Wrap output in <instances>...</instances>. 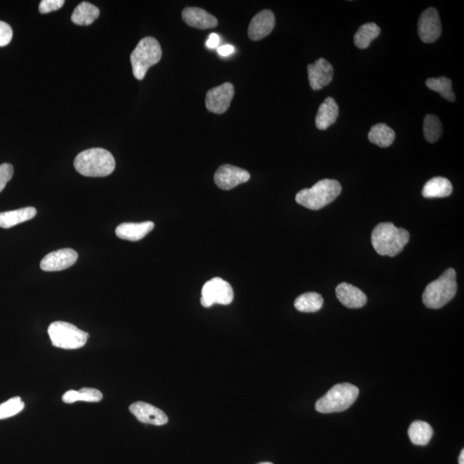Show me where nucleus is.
Listing matches in <instances>:
<instances>
[{
  "instance_id": "obj_1",
  "label": "nucleus",
  "mask_w": 464,
  "mask_h": 464,
  "mask_svg": "<svg viewBox=\"0 0 464 464\" xmlns=\"http://www.w3.org/2000/svg\"><path fill=\"white\" fill-rule=\"evenodd\" d=\"M409 238L408 231L395 227L393 223H380L371 233V243L376 252L390 257L400 254Z\"/></svg>"
},
{
  "instance_id": "obj_2",
  "label": "nucleus",
  "mask_w": 464,
  "mask_h": 464,
  "mask_svg": "<svg viewBox=\"0 0 464 464\" xmlns=\"http://www.w3.org/2000/svg\"><path fill=\"white\" fill-rule=\"evenodd\" d=\"M74 167L83 176L104 177L115 170L116 161L109 151L102 148H91L77 155L74 159Z\"/></svg>"
},
{
  "instance_id": "obj_3",
  "label": "nucleus",
  "mask_w": 464,
  "mask_h": 464,
  "mask_svg": "<svg viewBox=\"0 0 464 464\" xmlns=\"http://www.w3.org/2000/svg\"><path fill=\"white\" fill-rule=\"evenodd\" d=\"M341 193L340 182L332 179H323L313 188L304 189L296 193V203L311 210H320L336 199Z\"/></svg>"
},
{
  "instance_id": "obj_4",
  "label": "nucleus",
  "mask_w": 464,
  "mask_h": 464,
  "mask_svg": "<svg viewBox=\"0 0 464 464\" xmlns=\"http://www.w3.org/2000/svg\"><path fill=\"white\" fill-rule=\"evenodd\" d=\"M454 268H448L439 279L428 285L422 295L425 307L429 309H440L454 298L458 284Z\"/></svg>"
},
{
  "instance_id": "obj_5",
  "label": "nucleus",
  "mask_w": 464,
  "mask_h": 464,
  "mask_svg": "<svg viewBox=\"0 0 464 464\" xmlns=\"http://www.w3.org/2000/svg\"><path fill=\"white\" fill-rule=\"evenodd\" d=\"M359 394L360 390L353 384H336L315 402V410L322 414L343 412L355 402Z\"/></svg>"
},
{
  "instance_id": "obj_6",
  "label": "nucleus",
  "mask_w": 464,
  "mask_h": 464,
  "mask_svg": "<svg viewBox=\"0 0 464 464\" xmlns=\"http://www.w3.org/2000/svg\"><path fill=\"white\" fill-rule=\"evenodd\" d=\"M162 48L153 37H144L132 52L130 60L132 74L138 81H142L149 68L161 62Z\"/></svg>"
},
{
  "instance_id": "obj_7",
  "label": "nucleus",
  "mask_w": 464,
  "mask_h": 464,
  "mask_svg": "<svg viewBox=\"0 0 464 464\" xmlns=\"http://www.w3.org/2000/svg\"><path fill=\"white\" fill-rule=\"evenodd\" d=\"M52 344L63 349H79L86 344L89 334L66 322H55L48 327Z\"/></svg>"
},
{
  "instance_id": "obj_8",
  "label": "nucleus",
  "mask_w": 464,
  "mask_h": 464,
  "mask_svg": "<svg viewBox=\"0 0 464 464\" xmlns=\"http://www.w3.org/2000/svg\"><path fill=\"white\" fill-rule=\"evenodd\" d=\"M234 299L233 289L227 281L221 278H214L207 281L201 291L200 303L203 306L209 308L215 303L228 306Z\"/></svg>"
},
{
  "instance_id": "obj_9",
  "label": "nucleus",
  "mask_w": 464,
  "mask_h": 464,
  "mask_svg": "<svg viewBox=\"0 0 464 464\" xmlns=\"http://www.w3.org/2000/svg\"><path fill=\"white\" fill-rule=\"evenodd\" d=\"M234 93V86L231 83L214 87L207 91L205 106L209 111L222 115L229 109Z\"/></svg>"
},
{
  "instance_id": "obj_10",
  "label": "nucleus",
  "mask_w": 464,
  "mask_h": 464,
  "mask_svg": "<svg viewBox=\"0 0 464 464\" xmlns=\"http://www.w3.org/2000/svg\"><path fill=\"white\" fill-rule=\"evenodd\" d=\"M442 26H441L439 13L435 8L425 10L418 22V34L425 43H432L439 39Z\"/></svg>"
},
{
  "instance_id": "obj_11",
  "label": "nucleus",
  "mask_w": 464,
  "mask_h": 464,
  "mask_svg": "<svg viewBox=\"0 0 464 464\" xmlns=\"http://www.w3.org/2000/svg\"><path fill=\"white\" fill-rule=\"evenodd\" d=\"M250 179L248 171L231 165L220 166L214 175L216 185L223 190L234 189L248 182Z\"/></svg>"
},
{
  "instance_id": "obj_12",
  "label": "nucleus",
  "mask_w": 464,
  "mask_h": 464,
  "mask_svg": "<svg viewBox=\"0 0 464 464\" xmlns=\"http://www.w3.org/2000/svg\"><path fill=\"white\" fill-rule=\"evenodd\" d=\"M79 254L71 249H62L49 253L41 261L40 267L45 272L62 271L76 264Z\"/></svg>"
},
{
  "instance_id": "obj_13",
  "label": "nucleus",
  "mask_w": 464,
  "mask_h": 464,
  "mask_svg": "<svg viewBox=\"0 0 464 464\" xmlns=\"http://www.w3.org/2000/svg\"><path fill=\"white\" fill-rule=\"evenodd\" d=\"M307 69L310 86L314 90L322 89L333 81L334 68L325 59L315 60L308 66Z\"/></svg>"
},
{
  "instance_id": "obj_14",
  "label": "nucleus",
  "mask_w": 464,
  "mask_h": 464,
  "mask_svg": "<svg viewBox=\"0 0 464 464\" xmlns=\"http://www.w3.org/2000/svg\"><path fill=\"white\" fill-rule=\"evenodd\" d=\"M129 410L140 422L154 425H163L168 423V417L163 411L156 408L149 403L137 402L129 407Z\"/></svg>"
},
{
  "instance_id": "obj_15",
  "label": "nucleus",
  "mask_w": 464,
  "mask_h": 464,
  "mask_svg": "<svg viewBox=\"0 0 464 464\" xmlns=\"http://www.w3.org/2000/svg\"><path fill=\"white\" fill-rule=\"evenodd\" d=\"M275 26V17L273 11L264 10L251 20L248 35L252 41H259L267 37Z\"/></svg>"
},
{
  "instance_id": "obj_16",
  "label": "nucleus",
  "mask_w": 464,
  "mask_h": 464,
  "mask_svg": "<svg viewBox=\"0 0 464 464\" xmlns=\"http://www.w3.org/2000/svg\"><path fill=\"white\" fill-rule=\"evenodd\" d=\"M337 299L349 309H359L366 306L367 296L360 289L348 283H341L336 289Z\"/></svg>"
},
{
  "instance_id": "obj_17",
  "label": "nucleus",
  "mask_w": 464,
  "mask_h": 464,
  "mask_svg": "<svg viewBox=\"0 0 464 464\" xmlns=\"http://www.w3.org/2000/svg\"><path fill=\"white\" fill-rule=\"evenodd\" d=\"M182 16L186 24L193 28L207 29L218 25V20L214 16L197 7H188L182 11Z\"/></svg>"
},
{
  "instance_id": "obj_18",
  "label": "nucleus",
  "mask_w": 464,
  "mask_h": 464,
  "mask_svg": "<svg viewBox=\"0 0 464 464\" xmlns=\"http://www.w3.org/2000/svg\"><path fill=\"white\" fill-rule=\"evenodd\" d=\"M155 224L151 221L142 223H123L116 228V234L123 240L136 242L142 240L153 230Z\"/></svg>"
},
{
  "instance_id": "obj_19",
  "label": "nucleus",
  "mask_w": 464,
  "mask_h": 464,
  "mask_svg": "<svg viewBox=\"0 0 464 464\" xmlns=\"http://www.w3.org/2000/svg\"><path fill=\"white\" fill-rule=\"evenodd\" d=\"M339 116V107L333 97H328L318 109L315 116V125L319 130H326L336 123Z\"/></svg>"
},
{
  "instance_id": "obj_20",
  "label": "nucleus",
  "mask_w": 464,
  "mask_h": 464,
  "mask_svg": "<svg viewBox=\"0 0 464 464\" xmlns=\"http://www.w3.org/2000/svg\"><path fill=\"white\" fill-rule=\"evenodd\" d=\"M36 209L32 207L0 212V227L9 229L17 224L29 221L36 215Z\"/></svg>"
},
{
  "instance_id": "obj_21",
  "label": "nucleus",
  "mask_w": 464,
  "mask_h": 464,
  "mask_svg": "<svg viewBox=\"0 0 464 464\" xmlns=\"http://www.w3.org/2000/svg\"><path fill=\"white\" fill-rule=\"evenodd\" d=\"M451 182L447 178L437 177L427 182L423 189L422 196L425 198H444L451 195Z\"/></svg>"
},
{
  "instance_id": "obj_22",
  "label": "nucleus",
  "mask_w": 464,
  "mask_h": 464,
  "mask_svg": "<svg viewBox=\"0 0 464 464\" xmlns=\"http://www.w3.org/2000/svg\"><path fill=\"white\" fill-rule=\"evenodd\" d=\"M100 10L89 2H82L76 7L71 15V21L77 25H90L98 18Z\"/></svg>"
},
{
  "instance_id": "obj_23",
  "label": "nucleus",
  "mask_w": 464,
  "mask_h": 464,
  "mask_svg": "<svg viewBox=\"0 0 464 464\" xmlns=\"http://www.w3.org/2000/svg\"><path fill=\"white\" fill-rule=\"evenodd\" d=\"M395 138V131L389 125L378 123L371 127L368 139L372 144L382 148L391 146Z\"/></svg>"
},
{
  "instance_id": "obj_24",
  "label": "nucleus",
  "mask_w": 464,
  "mask_h": 464,
  "mask_svg": "<svg viewBox=\"0 0 464 464\" xmlns=\"http://www.w3.org/2000/svg\"><path fill=\"white\" fill-rule=\"evenodd\" d=\"M432 435V428L425 421H414L409 428V439L416 446H427Z\"/></svg>"
},
{
  "instance_id": "obj_25",
  "label": "nucleus",
  "mask_w": 464,
  "mask_h": 464,
  "mask_svg": "<svg viewBox=\"0 0 464 464\" xmlns=\"http://www.w3.org/2000/svg\"><path fill=\"white\" fill-rule=\"evenodd\" d=\"M322 296L317 292H307L298 296L294 302L296 310L301 313H313L322 309Z\"/></svg>"
},
{
  "instance_id": "obj_26",
  "label": "nucleus",
  "mask_w": 464,
  "mask_h": 464,
  "mask_svg": "<svg viewBox=\"0 0 464 464\" xmlns=\"http://www.w3.org/2000/svg\"><path fill=\"white\" fill-rule=\"evenodd\" d=\"M381 33V29L374 22H368V24L360 26L357 29L353 41L357 48L366 49L370 46L371 41L375 40Z\"/></svg>"
},
{
  "instance_id": "obj_27",
  "label": "nucleus",
  "mask_w": 464,
  "mask_h": 464,
  "mask_svg": "<svg viewBox=\"0 0 464 464\" xmlns=\"http://www.w3.org/2000/svg\"><path fill=\"white\" fill-rule=\"evenodd\" d=\"M102 394L101 391L93 388H83L79 391L69 390L64 393L62 397L64 402L67 404H71L76 402H98L102 401Z\"/></svg>"
},
{
  "instance_id": "obj_28",
  "label": "nucleus",
  "mask_w": 464,
  "mask_h": 464,
  "mask_svg": "<svg viewBox=\"0 0 464 464\" xmlns=\"http://www.w3.org/2000/svg\"><path fill=\"white\" fill-rule=\"evenodd\" d=\"M425 85L430 90L439 93L442 97L449 102H454L456 97L452 90V83L446 77L430 78L425 81Z\"/></svg>"
},
{
  "instance_id": "obj_29",
  "label": "nucleus",
  "mask_w": 464,
  "mask_h": 464,
  "mask_svg": "<svg viewBox=\"0 0 464 464\" xmlns=\"http://www.w3.org/2000/svg\"><path fill=\"white\" fill-rule=\"evenodd\" d=\"M423 132L425 139L429 143H435L442 135L443 128L439 117L427 115L424 119Z\"/></svg>"
},
{
  "instance_id": "obj_30",
  "label": "nucleus",
  "mask_w": 464,
  "mask_h": 464,
  "mask_svg": "<svg viewBox=\"0 0 464 464\" xmlns=\"http://www.w3.org/2000/svg\"><path fill=\"white\" fill-rule=\"evenodd\" d=\"M25 409V403L20 397L11 398L0 404V420L7 419L21 412Z\"/></svg>"
},
{
  "instance_id": "obj_31",
  "label": "nucleus",
  "mask_w": 464,
  "mask_h": 464,
  "mask_svg": "<svg viewBox=\"0 0 464 464\" xmlns=\"http://www.w3.org/2000/svg\"><path fill=\"white\" fill-rule=\"evenodd\" d=\"M13 166L10 163H3L0 165V193H1L6 186L13 177Z\"/></svg>"
},
{
  "instance_id": "obj_32",
  "label": "nucleus",
  "mask_w": 464,
  "mask_h": 464,
  "mask_svg": "<svg viewBox=\"0 0 464 464\" xmlns=\"http://www.w3.org/2000/svg\"><path fill=\"white\" fill-rule=\"evenodd\" d=\"M64 4V0H43L40 4L39 11L41 14H47L62 8Z\"/></svg>"
},
{
  "instance_id": "obj_33",
  "label": "nucleus",
  "mask_w": 464,
  "mask_h": 464,
  "mask_svg": "<svg viewBox=\"0 0 464 464\" xmlns=\"http://www.w3.org/2000/svg\"><path fill=\"white\" fill-rule=\"evenodd\" d=\"M13 32L6 22L0 21V47H6L13 39Z\"/></svg>"
},
{
  "instance_id": "obj_34",
  "label": "nucleus",
  "mask_w": 464,
  "mask_h": 464,
  "mask_svg": "<svg viewBox=\"0 0 464 464\" xmlns=\"http://www.w3.org/2000/svg\"><path fill=\"white\" fill-rule=\"evenodd\" d=\"M219 43H220V37L218 35V34L212 33L211 34L210 36H209L207 43H205V45H207V47L208 48L212 49L218 47Z\"/></svg>"
},
{
  "instance_id": "obj_35",
  "label": "nucleus",
  "mask_w": 464,
  "mask_h": 464,
  "mask_svg": "<svg viewBox=\"0 0 464 464\" xmlns=\"http://www.w3.org/2000/svg\"><path fill=\"white\" fill-rule=\"evenodd\" d=\"M235 48L233 46L230 44L220 46V47L218 48L219 55L223 57L230 56L231 55L233 54Z\"/></svg>"
},
{
  "instance_id": "obj_36",
  "label": "nucleus",
  "mask_w": 464,
  "mask_h": 464,
  "mask_svg": "<svg viewBox=\"0 0 464 464\" xmlns=\"http://www.w3.org/2000/svg\"><path fill=\"white\" fill-rule=\"evenodd\" d=\"M458 463H459V464H464V451L463 450H462L461 454H460V456H459Z\"/></svg>"
},
{
  "instance_id": "obj_37",
  "label": "nucleus",
  "mask_w": 464,
  "mask_h": 464,
  "mask_svg": "<svg viewBox=\"0 0 464 464\" xmlns=\"http://www.w3.org/2000/svg\"><path fill=\"white\" fill-rule=\"evenodd\" d=\"M258 464H273L272 463H268V462H264Z\"/></svg>"
}]
</instances>
